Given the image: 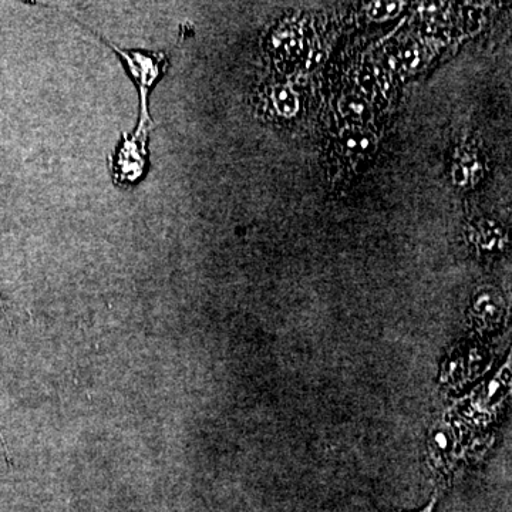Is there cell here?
<instances>
[{
	"label": "cell",
	"mask_w": 512,
	"mask_h": 512,
	"mask_svg": "<svg viewBox=\"0 0 512 512\" xmlns=\"http://www.w3.org/2000/svg\"><path fill=\"white\" fill-rule=\"evenodd\" d=\"M342 111L352 119H360L366 111V104L362 100L355 99V97H348L342 103Z\"/></svg>",
	"instance_id": "cell-5"
},
{
	"label": "cell",
	"mask_w": 512,
	"mask_h": 512,
	"mask_svg": "<svg viewBox=\"0 0 512 512\" xmlns=\"http://www.w3.org/2000/svg\"><path fill=\"white\" fill-rule=\"evenodd\" d=\"M148 138L150 131L134 130L123 134L116 150L110 154L109 167L114 184L133 187L143 180L148 170Z\"/></svg>",
	"instance_id": "cell-2"
},
{
	"label": "cell",
	"mask_w": 512,
	"mask_h": 512,
	"mask_svg": "<svg viewBox=\"0 0 512 512\" xmlns=\"http://www.w3.org/2000/svg\"><path fill=\"white\" fill-rule=\"evenodd\" d=\"M359 82L362 84L363 89L370 93L373 90V86H375V76H373L372 72L362 73L359 76Z\"/></svg>",
	"instance_id": "cell-6"
},
{
	"label": "cell",
	"mask_w": 512,
	"mask_h": 512,
	"mask_svg": "<svg viewBox=\"0 0 512 512\" xmlns=\"http://www.w3.org/2000/svg\"><path fill=\"white\" fill-rule=\"evenodd\" d=\"M274 103L279 113L291 116L298 109V99L288 87H279L274 92Z\"/></svg>",
	"instance_id": "cell-3"
},
{
	"label": "cell",
	"mask_w": 512,
	"mask_h": 512,
	"mask_svg": "<svg viewBox=\"0 0 512 512\" xmlns=\"http://www.w3.org/2000/svg\"><path fill=\"white\" fill-rule=\"evenodd\" d=\"M5 309H6V303H5V301H3L2 296H0V311H5ZM0 441H2L3 450H5V453H6V451H8V450H6V448H8V447H6L5 437H3L2 430H0Z\"/></svg>",
	"instance_id": "cell-7"
},
{
	"label": "cell",
	"mask_w": 512,
	"mask_h": 512,
	"mask_svg": "<svg viewBox=\"0 0 512 512\" xmlns=\"http://www.w3.org/2000/svg\"><path fill=\"white\" fill-rule=\"evenodd\" d=\"M96 36L103 40L106 45H109L114 53L120 57L121 62L126 67L128 76L136 83L138 97H140V116H138L136 130L151 131L153 119H151L150 110H148V101H150V94L153 92L154 86L170 66L168 56L164 52L121 49V47L114 45L110 40L104 39L97 33Z\"/></svg>",
	"instance_id": "cell-1"
},
{
	"label": "cell",
	"mask_w": 512,
	"mask_h": 512,
	"mask_svg": "<svg viewBox=\"0 0 512 512\" xmlns=\"http://www.w3.org/2000/svg\"><path fill=\"white\" fill-rule=\"evenodd\" d=\"M434 505H436V498H431V501L429 504L426 505V507L423 508V510L419 511V512H433L434 510Z\"/></svg>",
	"instance_id": "cell-8"
},
{
	"label": "cell",
	"mask_w": 512,
	"mask_h": 512,
	"mask_svg": "<svg viewBox=\"0 0 512 512\" xmlns=\"http://www.w3.org/2000/svg\"><path fill=\"white\" fill-rule=\"evenodd\" d=\"M399 9L400 3L377 2L373 3V8L370 9V15L375 19H387L390 18V16L396 15Z\"/></svg>",
	"instance_id": "cell-4"
}]
</instances>
